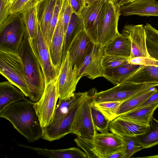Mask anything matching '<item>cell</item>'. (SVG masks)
I'll use <instances>...</instances> for the list:
<instances>
[{"label": "cell", "mask_w": 158, "mask_h": 158, "mask_svg": "<svg viewBox=\"0 0 158 158\" xmlns=\"http://www.w3.org/2000/svg\"><path fill=\"white\" fill-rule=\"evenodd\" d=\"M128 61L129 63L135 64L158 67V60L152 58L137 57L130 58Z\"/></svg>", "instance_id": "40"}, {"label": "cell", "mask_w": 158, "mask_h": 158, "mask_svg": "<svg viewBox=\"0 0 158 158\" xmlns=\"http://www.w3.org/2000/svg\"><path fill=\"white\" fill-rule=\"evenodd\" d=\"M19 146L36 152L40 155L52 158H88L87 154L80 149L73 147L69 148L51 149L20 144Z\"/></svg>", "instance_id": "20"}, {"label": "cell", "mask_w": 158, "mask_h": 158, "mask_svg": "<svg viewBox=\"0 0 158 158\" xmlns=\"http://www.w3.org/2000/svg\"><path fill=\"white\" fill-rule=\"evenodd\" d=\"M85 2L90 3L98 0H83Z\"/></svg>", "instance_id": "49"}, {"label": "cell", "mask_w": 158, "mask_h": 158, "mask_svg": "<svg viewBox=\"0 0 158 158\" xmlns=\"http://www.w3.org/2000/svg\"><path fill=\"white\" fill-rule=\"evenodd\" d=\"M129 59L122 56L104 54L102 64L104 70H106L123 64L128 61Z\"/></svg>", "instance_id": "36"}, {"label": "cell", "mask_w": 158, "mask_h": 158, "mask_svg": "<svg viewBox=\"0 0 158 158\" xmlns=\"http://www.w3.org/2000/svg\"><path fill=\"white\" fill-rule=\"evenodd\" d=\"M39 0H31L20 13L24 23L26 31L30 38L36 39V28L38 21L37 5Z\"/></svg>", "instance_id": "25"}, {"label": "cell", "mask_w": 158, "mask_h": 158, "mask_svg": "<svg viewBox=\"0 0 158 158\" xmlns=\"http://www.w3.org/2000/svg\"><path fill=\"white\" fill-rule=\"evenodd\" d=\"M126 146V158H130L137 152L142 150V146L135 136H123L120 137Z\"/></svg>", "instance_id": "37"}, {"label": "cell", "mask_w": 158, "mask_h": 158, "mask_svg": "<svg viewBox=\"0 0 158 158\" xmlns=\"http://www.w3.org/2000/svg\"><path fill=\"white\" fill-rule=\"evenodd\" d=\"M142 149L149 148L158 144V120L153 117L149 127L144 133L135 136Z\"/></svg>", "instance_id": "31"}, {"label": "cell", "mask_w": 158, "mask_h": 158, "mask_svg": "<svg viewBox=\"0 0 158 158\" xmlns=\"http://www.w3.org/2000/svg\"><path fill=\"white\" fill-rule=\"evenodd\" d=\"M124 82L158 84V67L141 65L127 75L121 83Z\"/></svg>", "instance_id": "21"}, {"label": "cell", "mask_w": 158, "mask_h": 158, "mask_svg": "<svg viewBox=\"0 0 158 158\" xmlns=\"http://www.w3.org/2000/svg\"><path fill=\"white\" fill-rule=\"evenodd\" d=\"M135 0H120L118 2V3L119 4L127 3L131 2Z\"/></svg>", "instance_id": "46"}, {"label": "cell", "mask_w": 158, "mask_h": 158, "mask_svg": "<svg viewBox=\"0 0 158 158\" xmlns=\"http://www.w3.org/2000/svg\"><path fill=\"white\" fill-rule=\"evenodd\" d=\"M153 87L136 94L123 101L116 113L117 117L134 110L144 103L157 89Z\"/></svg>", "instance_id": "29"}, {"label": "cell", "mask_w": 158, "mask_h": 158, "mask_svg": "<svg viewBox=\"0 0 158 158\" xmlns=\"http://www.w3.org/2000/svg\"><path fill=\"white\" fill-rule=\"evenodd\" d=\"M56 0H39L37 5L38 20L46 41L49 23L52 17Z\"/></svg>", "instance_id": "27"}, {"label": "cell", "mask_w": 158, "mask_h": 158, "mask_svg": "<svg viewBox=\"0 0 158 158\" xmlns=\"http://www.w3.org/2000/svg\"><path fill=\"white\" fill-rule=\"evenodd\" d=\"M126 152L123 150L112 154L108 158H126Z\"/></svg>", "instance_id": "45"}, {"label": "cell", "mask_w": 158, "mask_h": 158, "mask_svg": "<svg viewBox=\"0 0 158 158\" xmlns=\"http://www.w3.org/2000/svg\"><path fill=\"white\" fill-rule=\"evenodd\" d=\"M108 2L112 4H115L118 2L119 0H105Z\"/></svg>", "instance_id": "47"}, {"label": "cell", "mask_w": 158, "mask_h": 158, "mask_svg": "<svg viewBox=\"0 0 158 158\" xmlns=\"http://www.w3.org/2000/svg\"><path fill=\"white\" fill-rule=\"evenodd\" d=\"M140 66L129 63L128 61L117 67L104 70L102 77L116 85L121 83L127 75Z\"/></svg>", "instance_id": "28"}, {"label": "cell", "mask_w": 158, "mask_h": 158, "mask_svg": "<svg viewBox=\"0 0 158 158\" xmlns=\"http://www.w3.org/2000/svg\"><path fill=\"white\" fill-rule=\"evenodd\" d=\"M59 98L56 79L45 84L41 97L34 106L42 128L51 122Z\"/></svg>", "instance_id": "8"}, {"label": "cell", "mask_w": 158, "mask_h": 158, "mask_svg": "<svg viewBox=\"0 0 158 158\" xmlns=\"http://www.w3.org/2000/svg\"><path fill=\"white\" fill-rule=\"evenodd\" d=\"M119 5L121 15L158 17V1L156 0H135Z\"/></svg>", "instance_id": "17"}, {"label": "cell", "mask_w": 158, "mask_h": 158, "mask_svg": "<svg viewBox=\"0 0 158 158\" xmlns=\"http://www.w3.org/2000/svg\"><path fill=\"white\" fill-rule=\"evenodd\" d=\"M73 13L80 16L85 3L83 0H69Z\"/></svg>", "instance_id": "42"}, {"label": "cell", "mask_w": 158, "mask_h": 158, "mask_svg": "<svg viewBox=\"0 0 158 158\" xmlns=\"http://www.w3.org/2000/svg\"><path fill=\"white\" fill-rule=\"evenodd\" d=\"M64 0H57L52 17L49 22L46 42L49 50L53 34L57 23Z\"/></svg>", "instance_id": "35"}, {"label": "cell", "mask_w": 158, "mask_h": 158, "mask_svg": "<svg viewBox=\"0 0 158 158\" xmlns=\"http://www.w3.org/2000/svg\"><path fill=\"white\" fill-rule=\"evenodd\" d=\"M77 146L82 149L87 154L88 158H97L93 152V139H85L78 137L74 139Z\"/></svg>", "instance_id": "39"}, {"label": "cell", "mask_w": 158, "mask_h": 158, "mask_svg": "<svg viewBox=\"0 0 158 158\" xmlns=\"http://www.w3.org/2000/svg\"><path fill=\"white\" fill-rule=\"evenodd\" d=\"M0 25L10 15L11 5L9 0H0Z\"/></svg>", "instance_id": "41"}, {"label": "cell", "mask_w": 158, "mask_h": 158, "mask_svg": "<svg viewBox=\"0 0 158 158\" xmlns=\"http://www.w3.org/2000/svg\"><path fill=\"white\" fill-rule=\"evenodd\" d=\"M35 103L26 98L8 106L0 117L9 121L27 140L34 142L41 138L43 128L34 107Z\"/></svg>", "instance_id": "1"}, {"label": "cell", "mask_w": 158, "mask_h": 158, "mask_svg": "<svg viewBox=\"0 0 158 158\" xmlns=\"http://www.w3.org/2000/svg\"><path fill=\"white\" fill-rule=\"evenodd\" d=\"M96 90L93 88L88 91L75 117L72 127V134L81 139H91L97 131L93 123L91 106Z\"/></svg>", "instance_id": "7"}, {"label": "cell", "mask_w": 158, "mask_h": 158, "mask_svg": "<svg viewBox=\"0 0 158 158\" xmlns=\"http://www.w3.org/2000/svg\"><path fill=\"white\" fill-rule=\"evenodd\" d=\"M87 92L75 93L69 98L59 100L52 119L49 124L54 123L64 117L83 99Z\"/></svg>", "instance_id": "26"}, {"label": "cell", "mask_w": 158, "mask_h": 158, "mask_svg": "<svg viewBox=\"0 0 158 158\" xmlns=\"http://www.w3.org/2000/svg\"><path fill=\"white\" fill-rule=\"evenodd\" d=\"M18 53L23 64L29 89L28 98L32 102H37L45 88L44 70L37 50L36 39H31L26 30Z\"/></svg>", "instance_id": "2"}, {"label": "cell", "mask_w": 158, "mask_h": 158, "mask_svg": "<svg viewBox=\"0 0 158 158\" xmlns=\"http://www.w3.org/2000/svg\"><path fill=\"white\" fill-rule=\"evenodd\" d=\"M94 44L84 29L78 34L68 49L73 68L78 69Z\"/></svg>", "instance_id": "16"}, {"label": "cell", "mask_w": 158, "mask_h": 158, "mask_svg": "<svg viewBox=\"0 0 158 158\" xmlns=\"http://www.w3.org/2000/svg\"><path fill=\"white\" fill-rule=\"evenodd\" d=\"M131 50L130 40L120 34L104 47V54L122 56L129 59Z\"/></svg>", "instance_id": "24"}, {"label": "cell", "mask_w": 158, "mask_h": 158, "mask_svg": "<svg viewBox=\"0 0 158 158\" xmlns=\"http://www.w3.org/2000/svg\"><path fill=\"white\" fill-rule=\"evenodd\" d=\"M27 97L18 88L9 81L0 83V112L10 104Z\"/></svg>", "instance_id": "22"}, {"label": "cell", "mask_w": 158, "mask_h": 158, "mask_svg": "<svg viewBox=\"0 0 158 158\" xmlns=\"http://www.w3.org/2000/svg\"><path fill=\"white\" fill-rule=\"evenodd\" d=\"M104 55V47L94 44L78 69V78L86 76L93 80L102 77L104 70L102 61Z\"/></svg>", "instance_id": "13"}, {"label": "cell", "mask_w": 158, "mask_h": 158, "mask_svg": "<svg viewBox=\"0 0 158 158\" xmlns=\"http://www.w3.org/2000/svg\"><path fill=\"white\" fill-rule=\"evenodd\" d=\"M92 150L97 158H108L112 154L126 150V146L120 137L112 132H96L93 139Z\"/></svg>", "instance_id": "11"}, {"label": "cell", "mask_w": 158, "mask_h": 158, "mask_svg": "<svg viewBox=\"0 0 158 158\" xmlns=\"http://www.w3.org/2000/svg\"><path fill=\"white\" fill-rule=\"evenodd\" d=\"M158 107V103L150 105L137 108L119 118L143 125L149 126L153 114Z\"/></svg>", "instance_id": "23"}, {"label": "cell", "mask_w": 158, "mask_h": 158, "mask_svg": "<svg viewBox=\"0 0 158 158\" xmlns=\"http://www.w3.org/2000/svg\"><path fill=\"white\" fill-rule=\"evenodd\" d=\"M0 72L28 97L29 89L23 64L18 53L0 51Z\"/></svg>", "instance_id": "4"}, {"label": "cell", "mask_w": 158, "mask_h": 158, "mask_svg": "<svg viewBox=\"0 0 158 158\" xmlns=\"http://www.w3.org/2000/svg\"><path fill=\"white\" fill-rule=\"evenodd\" d=\"M141 158H158V155H156L140 157Z\"/></svg>", "instance_id": "48"}, {"label": "cell", "mask_w": 158, "mask_h": 158, "mask_svg": "<svg viewBox=\"0 0 158 158\" xmlns=\"http://www.w3.org/2000/svg\"><path fill=\"white\" fill-rule=\"evenodd\" d=\"M36 38L37 50L43 69L45 85L56 80L58 73L53 64L50 50L38 20L36 28Z\"/></svg>", "instance_id": "14"}, {"label": "cell", "mask_w": 158, "mask_h": 158, "mask_svg": "<svg viewBox=\"0 0 158 158\" xmlns=\"http://www.w3.org/2000/svg\"><path fill=\"white\" fill-rule=\"evenodd\" d=\"M31 0H16L11 6L10 13L13 14L20 12Z\"/></svg>", "instance_id": "43"}, {"label": "cell", "mask_w": 158, "mask_h": 158, "mask_svg": "<svg viewBox=\"0 0 158 158\" xmlns=\"http://www.w3.org/2000/svg\"><path fill=\"white\" fill-rule=\"evenodd\" d=\"M157 86L158 84L123 83L99 92H98L96 89L93 96L92 102L100 103L123 102L140 93Z\"/></svg>", "instance_id": "5"}, {"label": "cell", "mask_w": 158, "mask_h": 158, "mask_svg": "<svg viewBox=\"0 0 158 158\" xmlns=\"http://www.w3.org/2000/svg\"><path fill=\"white\" fill-rule=\"evenodd\" d=\"M122 34L130 40L131 46L130 58L137 57L150 58L146 46V33L142 24L126 25Z\"/></svg>", "instance_id": "15"}, {"label": "cell", "mask_w": 158, "mask_h": 158, "mask_svg": "<svg viewBox=\"0 0 158 158\" xmlns=\"http://www.w3.org/2000/svg\"><path fill=\"white\" fill-rule=\"evenodd\" d=\"M149 127L117 117L110 122L108 130L120 137L136 136L145 133Z\"/></svg>", "instance_id": "18"}, {"label": "cell", "mask_w": 158, "mask_h": 158, "mask_svg": "<svg viewBox=\"0 0 158 158\" xmlns=\"http://www.w3.org/2000/svg\"><path fill=\"white\" fill-rule=\"evenodd\" d=\"M146 33V46L151 58L158 60V30L150 24L144 26Z\"/></svg>", "instance_id": "32"}, {"label": "cell", "mask_w": 158, "mask_h": 158, "mask_svg": "<svg viewBox=\"0 0 158 158\" xmlns=\"http://www.w3.org/2000/svg\"><path fill=\"white\" fill-rule=\"evenodd\" d=\"M106 2L105 0H98L85 3L80 16L84 30L94 44L98 45L100 27Z\"/></svg>", "instance_id": "6"}, {"label": "cell", "mask_w": 158, "mask_h": 158, "mask_svg": "<svg viewBox=\"0 0 158 158\" xmlns=\"http://www.w3.org/2000/svg\"><path fill=\"white\" fill-rule=\"evenodd\" d=\"M26 31L21 14H11L0 25V51L17 53Z\"/></svg>", "instance_id": "3"}, {"label": "cell", "mask_w": 158, "mask_h": 158, "mask_svg": "<svg viewBox=\"0 0 158 158\" xmlns=\"http://www.w3.org/2000/svg\"><path fill=\"white\" fill-rule=\"evenodd\" d=\"M84 29L83 21L80 17L73 13L65 35L62 60L64 59L70 44L78 34Z\"/></svg>", "instance_id": "30"}, {"label": "cell", "mask_w": 158, "mask_h": 158, "mask_svg": "<svg viewBox=\"0 0 158 158\" xmlns=\"http://www.w3.org/2000/svg\"><path fill=\"white\" fill-rule=\"evenodd\" d=\"M123 102H110L94 103L92 104L100 111L110 121L117 117L116 113Z\"/></svg>", "instance_id": "34"}, {"label": "cell", "mask_w": 158, "mask_h": 158, "mask_svg": "<svg viewBox=\"0 0 158 158\" xmlns=\"http://www.w3.org/2000/svg\"><path fill=\"white\" fill-rule=\"evenodd\" d=\"M61 9L58 21L53 34L50 48V53L53 64L58 73L62 61L64 40L62 25Z\"/></svg>", "instance_id": "19"}, {"label": "cell", "mask_w": 158, "mask_h": 158, "mask_svg": "<svg viewBox=\"0 0 158 158\" xmlns=\"http://www.w3.org/2000/svg\"><path fill=\"white\" fill-rule=\"evenodd\" d=\"M78 70L73 68L68 52L62 60L61 65L56 77L59 100L66 99L75 93L77 84L80 80L77 78Z\"/></svg>", "instance_id": "9"}, {"label": "cell", "mask_w": 158, "mask_h": 158, "mask_svg": "<svg viewBox=\"0 0 158 158\" xmlns=\"http://www.w3.org/2000/svg\"><path fill=\"white\" fill-rule=\"evenodd\" d=\"M157 103H158V90L152 94L144 103L138 108L150 105Z\"/></svg>", "instance_id": "44"}, {"label": "cell", "mask_w": 158, "mask_h": 158, "mask_svg": "<svg viewBox=\"0 0 158 158\" xmlns=\"http://www.w3.org/2000/svg\"><path fill=\"white\" fill-rule=\"evenodd\" d=\"M120 15V5L106 2L99 31L98 45L104 47L120 34L118 29Z\"/></svg>", "instance_id": "10"}, {"label": "cell", "mask_w": 158, "mask_h": 158, "mask_svg": "<svg viewBox=\"0 0 158 158\" xmlns=\"http://www.w3.org/2000/svg\"><path fill=\"white\" fill-rule=\"evenodd\" d=\"M61 12L63 30L64 37L67 27L73 13L69 0H64Z\"/></svg>", "instance_id": "38"}, {"label": "cell", "mask_w": 158, "mask_h": 158, "mask_svg": "<svg viewBox=\"0 0 158 158\" xmlns=\"http://www.w3.org/2000/svg\"><path fill=\"white\" fill-rule=\"evenodd\" d=\"M10 4L11 5L16 0H9Z\"/></svg>", "instance_id": "50"}, {"label": "cell", "mask_w": 158, "mask_h": 158, "mask_svg": "<svg viewBox=\"0 0 158 158\" xmlns=\"http://www.w3.org/2000/svg\"><path fill=\"white\" fill-rule=\"evenodd\" d=\"M84 98L63 118L42 128L41 138L52 142L59 139L68 134L72 133L73 126L75 117Z\"/></svg>", "instance_id": "12"}, {"label": "cell", "mask_w": 158, "mask_h": 158, "mask_svg": "<svg viewBox=\"0 0 158 158\" xmlns=\"http://www.w3.org/2000/svg\"><path fill=\"white\" fill-rule=\"evenodd\" d=\"M92 102L91 106V112L95 129L101 133L109 132L108 127L110 121L92 104Z\"/></svg>", "instance_id": "33"}]
</instances>
